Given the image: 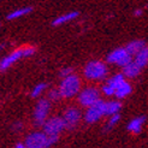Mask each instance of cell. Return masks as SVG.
Returning <instances> with one entry per match:
<instances>
[{
    "label": "cell",
    "mask_w": 148,
    "mask_h": 148,
    "mask_svg": "<svg viewBox=\"0 0 148 148\" xmlns=\"http://www.w3.org/2000/svg\"><path fill=\"white\" fill-rule=\"evenodd\" d=\"M105 105H106V101L100 99L97 102H94L93 105L88 106L84 113L86 123L93 124V123H97L99 119H101V117L105 116Z\"/></svg>",
    "instance_id": "8992f818"
},
{
    "label": "cell",
    "mask_w": 148,
    "mask_h": 148,
    "mask_svg": "<svg viewBox=\"0 0 148 148\" xmlns=\"http://www.w3.org/2000/svg\"><path fill=\"white\" fill-rule=\"evenodd\" d=\"M122 108V103L118 100H110L105 105V116H112L114 113H118Z\"/></svg>",
    "instance_id": "e0dca14e"
},
{
    "label": "cell",
    "mask_w": 148,
    "mask_h": 148,
    "mask_svg": "<svg viewBox=\"0 0 148 148\" xmlns=\"http://www.w3.org/2000/svg\"><path fill=\"white\" fill-rule=\"evenodd\" d=\"M146 46V42L143 41V40H132V41H130L128 45H127V48L128 51H129V53L134 57L138 51H141L143 47Z\"/></svg>",
    "instance_id": "ac0fdd59"
},
{
    "label": "cell",
    "mask_w": 148,
    "mask_h": 148,
    "mask_svg": "<svg viewBox=\"0 0 148 148\" xmlns=\"http://www.w3.org/2000/svg\"><path fill=\"white\" fill-rule=\"evenodd\" d=\"M35 52H36V49L34 47H25V48H22V49L13 51L12 53L7 54L6 57H4L1 60H0V72L9 70L13 64H16L22 58H28V57L34 56Z\"/></svg>",
    "instance_id": "3957f363"
},
{
    "label": "cell",
    "mask_w": 148,
    "mask_h": 148,
    "mask_svg": "<svg viewBox=\"0 0 148 148\" xmlns=\"http://www.w3.org/2000/svg\"><path fill=\"white\" fill-rule=\"evenodd\" d=\"M62 98V94L59 92V89H52L49 93H48V99L51 101H57Z\"/></svg>",
    "instance_id": "603a6c76"
},
{
    "label": "cell",
    "mask_w": 148,
    "mask_h": 148,
    "mask_svg": "<svg viewBox=\"0 0 148 148\" xmlns=\"http://www.w3.org/2000/svg\"><path fill=\"white\" fill-rule=\"evenodd\" d=\"M119 121H121V114H119V112L114 113V114H112V116H110L108 122L106 123V127H105V131L112 130V129L116 127V125L119 123Z\"/></svg>",
    "instance_id": "ffe728a7"
},
{
    "label": "cell",
    "mask_w": 148,
    "mask_h": 148,
    "mask_svg": "<svg viewBox=\"0 0 148 148\" xmlns=\"http://www.w3.org/2000/svg\"><path fill=\"white\" fill-rule=\"evenodd\" d=\"M98 100H100V92L94 87L86 88V89H83L78 94V102L84 107L93 105Z\"/></svg>",
    "instance_id": "9c48e42d"
},
{
    "label": "cell",
    "mask_w": 148,
    "mask_h": 148,
    "mask_svg": "<svg viewBox=\"0 0 148 148\" xmlns=\"http://www.w3.org/2000/svg\"><path fill=\"white\" fill-rule=\"evenodd\" d=\"M42 128L48 136H59L60 132L65 129V123L62 117H52L47 118Z\"/></svg>",
    "instance_id": "ba28073f"
},
{
    "label": "cell",
    "mask_w": 148,
    "mask_h": 148,
    "mask_svg": "<svg viewBox=\"0 0 148 148\" xmlns=\"http://www.w3.org/2000/svg\"><path fill=\"white\" fill-rule=\"evenodd\" d=\"M141 68L134 62V60H131L129 64H127L125 66H123V73H124V76L125 77H128V78H135L140 75V72H141Z\"/></svg>",
    "instance_id": "4fadbf2b"
},
{
    "label": "cell",
    "mask_w": 148,
    "mask_h": 148,
    "mask_svg": "<svg viewBox=\"0 0 148 148\" xmlns=\"http://www.w3.org/2000/svg\"><path fill=\"white\" fill-rule=\"evenodd\" d=\"M81 89V79L77 75L71 73V75L63 77L60 86H59V92L62 94V98L70 99L73 98L79 93Z\"/></svg>",
    "instance_id": "7a4b0ae2"
},
{
    "label": "cell",
    "mask_w": 148,
    "mask_h": 148,
    "mask_svg": "<svg viewBox=\"0 0 148 148\" xmlns=\"http://www.w3.org/2000/svg\"><path fill=\"white\" fill-rule=\"evenodd\" d=\"M132 60H134L141 69L146 68L148 65V46L146 45L141 51H138L134 56V58H132Z\"/></svg>",
    "instance_id": "5bb4252c"
},
{
    "label": "cell",
    "mask_w": 148,
    "mask_h": 148,
    "mask_svg": "<svg viewBox=\"0 0 148 148\" xmlns=\"http://www.w3.org/2000/svg\"><path fill=\"white\" fill-rule=\"evenodd\" d=\"M124 81H125V76H124L123 72H121V73H116L114 76H112L110 79H107L106 83H108L110 86H112L114 89H117V88L119 87V84L123 83Z\"/></svg>",
    "instance_id": "d6986e66"
},
{
    "label": "cell",
    "mask_w": 148,
    "mask_h": 148,
    "mask_svg": "<svg viewBox=\"0 0 148 148\" xmlns=\"http://www.w3.org/2000/svg\"><path fill=\"white\" fill-rule=\"evenodd\" d=\"M46 88H47V83H45V82L38 83L33 88V90L30 93V97L32 98H39V97H41V95L43 94V92L46 90Z\"/></svg>",
    "instance_id": "44dd1931"
},
{
    "label": "cell",
    "mask_w": 148,
    "mask_h": 148,
    "mask_svg": "<svg viewBox=\"0 0 148 148\" xmlns=\"http://www.w3.org/2000/svg\"><path fill=\"white\" fill-rule=\"evenodd\" d=\"M78 16H79L78 11H70V12L64 13V14H62V16H58L56 19H53L52 25L53 27H60V25H63L65 23H69V22L76 19Z\"/></svg>",
    "instance_id": "7c38bea8"
},
{
    "label": "cell",
    "mask_w": 148,
    "mask_h": 148,
    "mask_svg": "<svg viewBox=\"0 0 148 148\" xmlns=\"http://www.w3.org/2000/svg\"><path fill=\"white\" fill-rule=\"evenodd\" d=\"M142 13H143V10H142V9H136V10L134 11V17L142 16Z\"/></svg>",
    "instance_id": "d4e9b609"
},
{
    "label": "cell",
    "mask_w": 148,
    "mask_h": 148,
    "mask_svg": "<svg viewBox=\"0 0 148 148\" xmlns=\"http://www.w3.org/2000/svg\"><path fill=\"white\" fill-rule=\"evenodd\" d=\"M132 92V87L129 82H127V81H124L123 83L119 84V87L116 89V93H114V97L117 99H124V98H127L129 97V95L131 94Z\"/></svg>",
    "instance_id": "9a60e30c"
},
{
    "label": "cell",
    "mask_w": 148,
    "mask_h": 148,
    "mask_svg": "<svg viewBox=\"0 0 148 148\" xmlns=\"http://www.w3.org/2000/svg\"><path fill=\"white\" fill-rule=\"evenodd\" d=\"M51 110L49 99H40L34 110V122L36 125H43L47 121V117Z\"/></svg>",
    "instance_id": "52a82bcc"
},
{
    "label": "cell",
    "mask_w": 148,
    "mask_h": 148,
    "mask_svg": "<svg viewBox=\"0 0 148 148\" xmlns=\"http://www.w3.org/2000/svg\"><path fill=\"white\" fill-rule=\"evenodd\" d=\"M33 11V7L30 6H25V7H19V9L13 10L12 12H10L9 14L6 16L7 21H12V19H18L21 17H24L27 14H29Z\"/></svg>",
    "instance_id": "2e32d148"
},
{
    "label": "cell",
    "mask_w": 148,
    "mask_h": 148,
    "mask_svg": "<svg viewBox=\"0 0 148 148\" xmlns=\"http://www.w3.org/2000/svg\"><path fill=\"white\" fill-rule=\"evenodd\" d=\"M59 136H48L45 131H35L25 137L27 148H47L58 142Z\"/></svg>",
    "instance_id": "6da1fadb"
},
{
    "label": "cell",
    "mask_w": 148,
    "mask_h": 148,
    "mask_svg": "<svg viewBox=\"0 0 148 148\" xmlns=\"http://www.w3.org/2000/svg\"><path fill=\"white\" fill-rule=\"evenodd\" d=\"M132 57L129 51L125 48V47H119V48H116L112 52H110L107 58H106V62L108 64H112V65H118L123 68L127 64H129L132 60Z\"/></svg>",
    "instance_id": "5b68a950"
},
{
    "label": "cell",
    "mask_w": 148,
    "mask_h": 148,
    "mask_svg": "<svg viewBox=\"0 0 148 148\" xmlns=\"http://www.w3.org/2000/svg\"><path fill=\"white\" fill-rule=\"evenodd\" d=\"M71 73H73V69L72 68H69V66H66V68H63L60 70V72H59V75H60L62 77H66L71 75Z\"/></svg>",
    "instance_id": "cb8c5ba5"
},
{
    "label": "cell",
    "mask_w": 148,
    "mask_h": 148,
    "mask_svg": "<svg viewBox=\"0 0 148 148\" xmlns=\"http://www.w3.org/2000/svg\"><path fill=\"white\" fill-rule=\"evenodd\" d=\"M101 92H102V94L105 95V97H114L116 89L112 86H110L108 83H105L101 88Z\"/></svg>",
    "instance_id": "7402d4cb"
},
{
    "label": "cell",
    "mask_w": 148,
    "mask_h": 148,
    "mask_svg": "<svg viewBox=\"0 0 148 148\" xmlns=\"http://www.w3.org/2000/svg\"><path fill=\"white\" fill-rule=\"evenodd\" d=\"M107 73H108L107 65L100 60H90L89 63H87L86 68L83 70L84 77L90 81L103 79L107 76Z\"/></svg>",
    "instance_id": "277c9868"
},
{
    "label": "cell",
    "mask_w": 148,
    "mask_h": 148,
    "mask_svg": "<svg viewBox=\"0 0 148 148\" xmlns=\"http://www.w3.org/2000/svg\"><path fill=\"white\" fill-rule=\"evenodd\" d=\"M0 28H1V23H0Z\"/></svg>",
    "instance_id": "4316f807"
},
{
    "label": "cell",
    "mask_w": 148,
    "mask_h": 148,
    "mask_svg": "<svg viewBox=\"0 0 148 148\" xmlns=\"http://www.w3.org/2000/svg\"><path fill=\"white\" fill-rule=\"evenodd\" d=\"M81 117H82V114H81L79 110H77L75 107L68 108L65 111L64 117H63L64 123H65V129H73V128H76V125L81 121Z\"/></svg>",
    "instance_id": "30bf717a"
},
{
    "label": "cell",
    "mask_w": 148,
    "mask_h": 148,
    "mask_svg": "<svg viewBox=\"0 0 148 148\" xmlns=\"http://www.w3.org/2000/svg\"><path fill=\"white\" fill-rule=\"evenodd\" d=\"M16 148H25V143H23V142H17V145L14 146Z\"/></svg>",
    "instance_id": "484cf974"
},
{
    "label": "cell",
    "mask_w": 148,
    "mask_h": 148,
    "mask_svg": "<svg viewBox=\"0 0 148 148\" xmlns=\"http://www.w3.org/2000/svg\"><path fill=\"white\" fill-rule=\"evenodd\" d=\"M146 121H147L146 116H138V117L134 118V119H131V121L129 122V124L127 125V130H128L129 132H131V134L137 135V134H140V132H141L142 127L145 125Z\"/></svg>",
    "instance_id": "8fae6325"
}]
</instances>
